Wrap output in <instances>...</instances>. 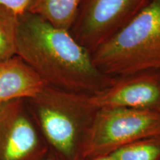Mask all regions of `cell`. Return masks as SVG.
<instances>
[{"instance_id": "1", "label": "cell", "mask_w": 160, "mask_h": 160, "mask_svg": "<svg viewBox=\"0 0 160 160\" xmlns=\"http://www.w3.org/2000/svg\"><path fill=\"white\" fill-rule=\"evenodd\" d=\"M17 55L45 85L67 91L93 95L115 81L96 67L91 53L69 31L28 12L19 15Z\"/></svg>"}, {"instance_id": "2", "label": "cell", "mask_w": 160, "mask_h": 160, "mask_svg": "<svg viewBox=\"0 0 160 160\" xmlns=\"http://www.w3.org/2000/svg\"><path fill=\"white\" fill-rule=\"evenodd\" d=\"M89 96L45 85L34 97L25 99L49 151L62 160L81 159L98 109Z\"/></svg>"}, {"instance_id": "3", "label": "cell", "mask_w": 160, "mask_h": 160, "mask_svg": "<svg viewBox=\"0 0 160 160\" xmlns=\"http://www.w3.org/2000/svg\"><path fill=\"white\" fill-rule=\"evenodd\" d=\"M91 57L102 73L113 79L160 70V0H152Z\"/></svg>"}, {"instance_id": "4", "label": "cell", "mask_w": 160, "mask_h": 160, "mask_svg": "<svg viewBox=\"0 0 160 160\" xmlns=\"http://www.w3.org/2000/svg\"><path fill=\"white\" fill-rule=\"evenodd\" d=\"M160 136V113L123 107L97 109L81 159L110 155L138 140Z\"/></svg>"}, {"instance_id": "5", "label": "cell", "mask_w": 160, "mask_h": 160, "mask_svg": "<svg viewBox=\"0 0 160 160\" xmlns=\"http://www.w3.org/2000/svg\"><path fill=\"white\" fill-rule=\"evenodd\" d=\"M152 0H82L70 33L93 53Z\"/></svg>"}, {"instance_id": "6", "label": "cell", "mask_w": 160, "mask_h": 160, "mask_svg": "<svg viewBox=\"0 0 160 160\" xmlns=\"http://www.w3.org/2000/svg\"><path fill=\"white\" fill-rule=\"evenodd\" d=\"M48 151L25 99L0 105V160H42Z\"/></svg>"}, {"instance_id": "7", "label": "cell", "mask_w": 160, "mask_h": 160, "mask_svg": "<svg viewBox=\"0 0 160 160\" xmlns=\"http://www.w3.org/2000/svg\"><path fill=\"white\" fill-rule=\"evenodd\" d=\"M89 99L97 108L123 107L160 113V70L116 78L110 87Z\"/></svg>"}, {"instance_id": "8", "label": "cell", "mask_w": 160, "mask_h": 160, "mask_svg": "<svg viewBox=\"0 0 160 160\" xmlns=\"http://www.w3.org/2000/svg\"><path fill=\"white\" fill-rule=\"evenodd\" d=\"M45 85L37 73L17 55L0 62V105L34 97Z\"/></svg>"}, {"instance_id": "9", "label": "cell", "mask_w": 160, "mask_h": 160, "mask_svg": "<svg viewBox=\"0 0 160 160\" xmlns=\"http://www.w3.org/2000/svg\"><path fill=\"white\" fill-rule=\"evenodd\" d=\"M82 0H28L25 12L42 18L58 28L70 31Z\"/></svg>"}, {"instance_id": "10", "label": "cell", "mask_w": 160, "mask_h": 160, "mask_svg": "<svg viewBox=\"0 0 160 160\" xmlns=\"http://www.w3.org/2000/svg\"><path fill=\"white\" fill-rule=\"evenodd\" d=\"M19 15L0 5V62L17 55Z\"/></svg>"}, {"instance_id": "11", "label": "cell", "mask_w": 160, "mask_h": 160, "mask_svg": "<svg viewBox=\"0 0 160 160\" xmlns=\"http://www.w3.org/2000/svg\"><path fill=\"white\" fill-rule=\"evenodd\" d=\"M110 155L117 160H160V136L138 140Z\"/></svg>"}, {"instance_id": "12", "label": "cell", "mask_w": 160, "mask_h": 160, "mask_svg": "<svg viewBox=\"0 0 160 160\" xmlns=\"http://www.w3.org/2000/svg\"><path fill=\"white\" fill-rule=\"evenodd\" d=\"M28 0H0V5L11 9L18 14L25 12Z\"/></svg>"}, {"instance_id": "13", "label": "cell", "mask_w": 160, "mask_h": 160, "mask_svg": "<svg viewBox=\"0 0 160 160\" xmlns=\"http://www.w3.org/2000/svg\"><path fill=\"white\" fill-rule=\"evenodd\" d=\"M42 160H62L59 157H57V155L54 154L53 153H52L51 151H48V153L45 157H43V159Z\"/></svg>"}, {"instance_id": "14", "label": "cell", "mask_w": 160, "mask_h": 160, "mask_svg": "<svg viewBox=\"0 0 160 160\" xmlns=\"http://www.w3.org/2000/svg\"><path fill=\"white\" fill-rule=\"evenodd\" d=\"M87 160H117V159H116L114 157H113L111 155H106V156H101V157L92 158V159H87Z\"/></svg>"}]
</instances>
